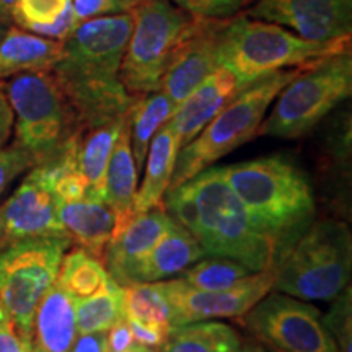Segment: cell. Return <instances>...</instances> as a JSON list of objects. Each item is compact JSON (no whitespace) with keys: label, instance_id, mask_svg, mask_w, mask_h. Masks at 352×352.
<instances>
[{"label":"cell","instance_id":"bcb514c9","mask_svg":"<svg viewBox=\"0 0 352 352\" xmlns=\"http://www.w3.org/2000/svg\"><path fill=\"white\" fill-rule=\"evenodd\" d=\"M6 314H7V311H6V308H3L2 303H0V316H3V315H6Z\"/></svg>","mask_w":352,"mask_h":352},{"label":"cell","instance_id":"83f0119b","mask_svg":"<svg viewBox=\"0 0 352 352\" xmlns=\"http://www.w3.org/2000/svg\"><path fill=\"white\" fill-rule=\"evenodd\" d=\"M122 307L126 320L152 324L170 333L171 305L160 283H138L122 285Z\"/></svg>","mask_w":352,"mask_h":352},{"label":"cell","instance_id":"603a6c76","mask_svg":"<svg viewBox=\"0 0 352 352\" xmlns=\"http://www.w3.org/2000/svg\"><path fill=\"white\" fill-rule=\"evenodd\" d=\"M139 171L131 147L129 116L114 144L107 170L104 202L114 214V227L122 226L134 214V196L138 191Z\"/></svg>","mask_w":352,"mask_h":352},{"label":"cell","instance_id":"4dcf8cb0","mask_svg":"<svg viewBox=\"0 0 352 352\" xmlns=\"http://www.w3.org/2000/svg\"><path fill=\"white\" fill-rule=\"evenodd\" d=\"M72 0H15L12 8V21L20 28L38 33L43 26L52 25L67 10Z\"/></svg>","mask_w":352,"mask_h":352},{"label":"cell","instance_id":"74e56055","mask_svg":"<svg viewBox=\"0 0 352 352\" xmlns=\"http://www.w3.org/2000/svg\"><path fill=\"white\" fill-rule=\"evenodd\" d=\"M126 321L129 323L132 336H134V341L138 342V344L162 349V346H164L168 333L157 327H152V324L140 323V321H135V320H126Z\"/></svg>","mask_w":352,"mask_h":352},{"label":"cell","instance_id":"ee69618b","mask_svg":"<svg viewBox=\"0 0 352 352\" xmlns=\"http://www.w3.org/2000/svg\"><path fill=\"white\" fill-rule=\"evenodd\" d=\"M127 352H162V351L160 349H155V347H147V346L138 344V342H135V344L132 346Z\"/></svg>","mask_w":352,"mask_h":352},{"label":"cell","instance_id":"30bf717a","mask_svg":"<svg viewBox=\"0 0 352 352\" xmlns=\"http://www.w3.org/2000/svg\"><path fill=\"white\" fill-rule=\"evenodd\" d=\"M72 246L65 236L25 240L0 252V303L16 333L32 342L36 308L56 283L64 254Z\"/></svg>","mask_w":352,"mask_h":352},{"label":"cell","instance_id":"ffe728a7","mask_svg":"<svg viewBox=\"0 0 352 352\" xmlns=\"http://www.w3.org/2000/svg\"><path fill=\"white\" fill-rule=\"evenodd\" d=\"M77 334L76 300L54 283L36 308L32 351L70 352Z\"/></svg>","mask_w":352,"mask_h":352},{"label":"cell","instance_id":"f6af8a7d","mask_svg":"<svg viewBox=\"0 0 352 352\" xmlns=\"http://www.w3.org/2000/svg\"><path fill=\"white\" fill-rule=\"evenodd\" d=\"M7 26H8L7 21H3L2 19H0V39H2L3 34H6V32H7Z\"/></svg>","mask_w":352,"mask_h":352},{"label":"cell","instance_id":"d590c367","mask_svg":"<svg viewBox=\"0 0 352 352\" xmlns=\"http://www.w3.org/2000/svg\"><path fill=\"white\" fill-rule=\"evenodd\" d=\"M88 195V183L85 176L80 173V170H74L70 173L64 175L63 178L57 179V183L52 188V196L56 201L60 202H72L80 201Z\"/></svg>","mask_w":352,"mask_h":352},{"label":"cell","instance_id":"484cf974","mask_svg":"<svg viewBox=\"0 0 352 352\" xmlns=\"http://www.w3.org/2000/svg\"><path fill=\"white\" fill-rule=\"evenodd\" d=\"M241 346L236 329L220 321H195L171 329L162 352H235Z\"/></svg>","mask_w":352,"mask_h":352},{"label":"cell","instance_id":"277c9868","mask_svg":"<svg viewBox=\"0 0 352 352\" xmlns=\"http://www.w3.org/2000/svg\"><path fill=\"white\" fill-rule=\"evenodd\" d=\"M307 67V65H305ZM305 67L267 74L245 87L188 145L179 148L170 188H178L202 170L258 135L279 91Z\"/></svg>","mask_w":352,"mask_h":352},{"label":"cell","instance_id":"5bb4252c","mask_svg":"<svg viewBox=\"0 0 352 352\" xmlns=\"http://www.w3.org/2000/svg\"><path fill=\"white\" fill-rule=\"evenodd\" d=\"M228 20L196 19L165 70L160 90L182 104L219 67V47Z\"/></svg>","mask_w":352,"mask_h":352},{"label":"cell","instance_id":"d4e9b609","mask_svg":"<svg viewBox=\"0 0 352 352\" xmlns=\"http://www.w3.org/2000/svg\"><path fill=\"white\" fill-rule=\"evenodd\" d=\"M176 108L178 104L171 101L162 90L142 95L135 100L129 113V129L132 155H134L139 173L144 168L145 155H147L153 135L173 118Z\"/></svg>","mask_w":352,"mask_h":352},{"label":"cell","instance_id":"8fae6325","mask_svg":"<svg viewBox=\"0 0 352 352\" xmlns=\"http://www.w3.org/2000/svg\"><path fill=\"white\" fill-rule=\"evenodd\" d=\"M241 318L271 352H340L318 308L283 292L266 294Z\"/></svg>","mask_w":352,"mask_h":352},{"label":"cell","instance_id":"e0dca14e","mask_svg":"<svg viewBox=\"0 0 352 352\" xmlns=\"http://www.w3.org/2000/svg\"><path fill=\"white\" fill-rule=\"evenodd\" d=\"M248 87V85H246ZM245 85L236 78L230 69L219 65L199 87L176 108L170 120L179 148L188 145L197 134L214 120L226 104L243 90Z\"/></svg>","mask_w":352,"mask_h":352},{"label":"cell","instance_id":"4fadbf2b","mask_svg":"<svg viewBox=\"0 0 352 352\" xmlns=\"http://www.w3.org/2000/svg\"><path fill=\"white\" fill-rule=\"evenodd\" d=\"M245 15L315 43L349 41L352 33V0H253Z\"/></svg>","mask_w":352,"mask_h":352},{"label":"cell","instance_id":"9a60e30c","mask_svg":"<svg viewBox=\"0 0 352 352\" xmlns=\"http://www.w3.org/2000/svg\"><path fill=\"white\" fill-rule=\"evenodd\" d=\"M65 235L57 217L56 197L30 173L0 204V252L25 240Z\"/></svg>","mask_w":352,"mask_h":352},{"label":"cell","instance_id":"4316f807","mask_svg":"<svg viewBox=\"0 0 352 352\" xmlns=\"http://www.w3.org/2000/svg\"><path fill=\"white\" fill-rule=\"evenodd\" d=\"M76 300L77 333H107L109 328L126 320L122 307V285L109 276L107 284L91 296Z\"/></svg>","mask_w":352,"mask_h":352},{"label":"cell","instance_id":"8992f818","mask_svg":"<svg viewBox=\"0 0 352 352\" xmlns=\"http://www.w3.org/2000/svg\"><path fill=\"white\" fill-rule=\"evenodd\" d=\"M351 47L349 41L315 43L270 21L236 15L228 20L219 47V64L250 85L267 74L305 67Z\"/></svg>","mask_w":352,"mask_h":352},{"label":"cell","instance_id":"d6986e66","mask_svg":"<svg viewBox=\"0 0 352 352\" xmlns=\"http://www.w3.org/2000/svg\"><path fill=\"white\" fill-rule=\"evenodd\" d=\"M56 210L72 243L103 263L114 228V214L107 202L87 195L80 201H56Z\"/></svg>","mask_w":352,"mask_h":352},{"label":"cell","instance_id":"5b68a950","mask_svg":"<svg viewBox=\"0 0 352 352\" xmlns=\"http://www.w3.org/2000/svg\"><path fill=\"white\" fill-rule=\"evenodd\" d=\"M352 236L344 222L314 220L274 266L272 290L305 302H331L349 285Z\"/></svg>","mask_w":352,"mask_h":352},{"label":"cell","instance_id":"7402d4cb","mask_svg":"<svg viewBox=\"0 0 352 352\" xmlns=\"http://www.w3.org/2000/svg\"><path fill=\"white\" fill-rule=\"evenodd\" d=\"M178 152V135L168 121L158 129L148 145L144 162V182L134 196V212H144L164 206V197L173 178Z\"/></svg>","mask_w":352,"mask_h":352},{"label":"cell","instance_id":"e575fe53","mask_svg":"<svg viewBox=\"0 0 352 352\" xmlns=\"http://www.w3.org/2000/svg\"><path fill=\"white\" fill-rule=\"evenodd\" d=\"M147 0H72L74 10L80 21L98 16L132 13Z\"/></svg>","mask_w":352,"mask_h":352},{"label":"cell","instance_id":"9c48e42d","mask_svg":"<svg viewBox=\"0 0 352 352\" xmlns=\"http://www.w3.org/2000/svg\"><path fill=\"white\" fill-rule=\"evenodd\" d=\"M3 88L13 111L15 144L32 153L36 164L82 131L52 70L20 74Z\"/></svg>","mask_w":352,"mask_h":352},{"label":"cell","instance_id":"b9f144b4","mask_svg":"<svg viewBox=\"0 0 352 352\" xmlns=\"http://www.w3.org/2000/svg\"><path fill=\"white\" fill-rule=\"evenodd\" d=\"M13 3H15V0H0V19L7 21V23L12 21Z\"/></svg>","mask_w":352,"mask_h":352},{"label":"cell","instance_id":"60d3db41","mask_svg":"<svg viewBox=\"0 0 352 352\" xmlns=\"http://www.w3.org/2000/svg\"><path fill=\"white\" fill-rule=\"evenodd\" d=\"M70 352H107V333L77 334Z\"/></svg>","mask_w":352,"mask_h":352},{"label":"cell","instance_id":"ba28073f","mask_svg":"<svg viewBox=\"0 0 352 352\" xmlns=\"http://www.w3.org/2000/svg\"><path fill=\"white\" fill-rule=\"evenodd\" d=\"M134 25L121 64V80L132 96L158 91L176 50L196 19L171 0H147L132 12Z\"/></svg>","mask_w":352,"mask_h":352},{"label":"cell","instance_id":"ac0fdd59","mask_svg":"<svg viewBox=\"0 0 352 352\" xmlns=\"http://www.w3.org/2000/svg\"><path fill=\"white\" fill-rule=\"evenodd\" d=\"M204 256L206 253L199 241L171 219L164 236L131 271L129 284L166 280L182 274L191 264Z\"/></svg>","mask_w":352,"mask_h":352},{"label":"cell","instance_id":"7a4b0ae2","mask_svg":"<svg viewBox=\"0 0 352 352\" xmlns=\"http://www.w3.org/2000/svg\"><path fill=\"white\" fill-rule=\"evenodd\" d=\"M253 222L276 246L277 263L315 220L310 179L296 162L271 155L223 166Z\"/></svg>","mask_w":352,"mask_h":352},{"label":"cell","instance_id":"2e32d148","mask_svg":"<svg viewBox=\"0 0 352 352\" xmlns=\"http://www.w3.org/2000/svg\"><path fill=\"white\" fill-rule=\"evenodd\" d=\"M170 222L165 206H158L134 212L122 226L114 227L103 256L108 274L120 285L129 284L131 271L158 243Z\"/></svg>","mask_w":352,"mask_h":352},{"label":"cell","instance_id":"7c38bea8","mask_svg":"<svg viewBox=\"0 0 352 352\" xmlns=\"http://www.w3.org/2000/svg\"><path fill=\"white\" fill-rule=\"evenodd\" d=\"M160 285L171 305L173 328L214 318H241L272 290L274 267L252 272L222 290H197L183 277L160 280Z\"/></svg>","mask_w":352,"mask_h":352},{"label":"cell","instance_id":"7bdbcfd3","mask_svg":"<svg viewBox=\"0 0 352 352\" xmlns=\"http://www.w3.org/2000/svg\"><path fill=\"white\" fill-rule=\"evenodd\" d=\"M235 352H266L258 344H241Z\"/></svg>","mask_w":352,"mask_h":352},{"label":"cell","instance_id":"f35d334b","mask_svg":"<svg viewBox=\"0 0 352 352\" xmlns=\"http://www.w3.org/2000/svg\"><path fill=\"white\" fill-rule=\"evenodd\" d=\"M134 344V336L126 320L116 323L107 331V352H127Z\"/></svg>","mask_w":352,"mask_h":352},{"label":"cell","instance_id":"f546056e","mask_svg":"<svg viewBox=\"0 0 352 352\" xmlns=\"http://www.w3.org/2000/svg\"><path fill=\"white\" fill-rule=\"evenodd\" d=\"M182 274L184 283L197 290H222L252 274V271L235 259L209 256L191 264Z\"/></svg>","mask_w":352,"mask_h":352},{"label":"cell","instance_id":"1f68e13d","mask_svg":"<svg viewBox=\"0 0 352 352\" xmlns=\"http://www.w3.org/2000/svg\"><path fill=\"white\" fill-rule=\"evenodd\" d=\"M331 302V308L321 321L336 342L338 351L352 352V292L349 285Z\"/></svg>","mask_w":352,"mask_h":352},{"label":"cell","instance_id":"d6a6232c","mask_svg":"<svg viewBox=\"0 0 352 352\" xmlns=\"http://www.w3.org/2000/svg\"><path fill=\"white\" fill-rule=\"evenodd\" d=\"M176 7L195 19L230 20L240 15L253 3V0H171Z\"/></svg>","mask_w":352,"mask_h":352},{"label":"cell","instance_id":"ab89813d","mask_svg":"<svg viewBox=\"0 0 352 352\" xmlns=\"http://www.w3.org/2000/svg\"><path fill=\"white\" fill-rule=\"evenodd\" d=\"M13 131V111L6 95L3 82H0V148L6 147Z\"/></svg>","mask_w":352,"mask_h":352},{"label":"cell","instance_id":"6da1fadb","mask_svg":"<svg viewBox=\"0 0 352 352\" xmlns=\"http://www.w3.org/2000/svg\"><path fill=\"white\" fill-rule=\"evenodd\" d=\"M132 25V13L98 16L82 21L64 41L52 74L83 132L124 120L138 100L121 80Z\"/></svg>","mask_w":352,"mask_h":352},{"label":"cell","instance_id":"8d00e7d4","mask_svg":"<svg viewBox=\"0 0 352 352\" xmlns=\"http://www.w3.org/2000/svg\"><path fill=\"white\" fill-rule=\"evenodd\" d=\"M0 352H33L32 342L16 333L8 314L0 316Z\"/></svg>","mask_w":352,"mask_h":352},{"label":"cell","instance_id":"f1b7e54d","mask_svg":"<svg viewBox=\"0 0 352 352\" xmlns=\"http://www.w3.org/2000/svg\"><path fill=\"white\" fill-rule=\"evenodd\" d=\"M108 279L107 267L98 258L91 256L82 248H76L64 254L56 284L74 298H83L100 290Z\"/></svg>","mask_w":352,"mask_h":352},{"label":"cell","instance_id":"836d02e7","mask_svg":"<svg viewBox=\"0 0 352 352\" xmlns=\"http://www.w3.org/2000/svg\"><path fill=\"white\" fill-rule=\"evenodd\" d=\"M34 165V157L19 144L0 148V196L20 175L30 171Z\"/></svg>","mask_w":352,"mask_h":352},{"label":"cell","instance_id":"3957f363","mask_svg":"<svg viewBox=\"0 0 352 352\" xmlns=\"http://www.w3.org/2000/svg\"><path fill=\"white\" fill-rule=\"evenodd\" d=\"M199 212V241L206 256L235 259L252 272L277 264L276 246L253 222L228 184L223 166H209L189 179Z\"/></svg>","mask_w":352,"mask_h":352},{"label":"cell","instance_id":"52a82bcc","mask_svg":"<svg viewBox=\"0 0 352 352\" xmlns=\"http://www.w3.org/2000/svg\"><path fill=\"white\" fill-rule=\"evenodd\" d=\"M352 94L351 47L307 65L272 101L258 134L298 139L320 124Z\"/></svg>","mask_w":352,"mask_h":352},{"label":"cell","instance_id":"44dd1931","mask_svg":"<svg viewBox=\"0 0 352 352\" xmlns=\"http://www.w3.org/2000/svg\"><path fill=\"white\" fill-rule=\"evenodd\" d=\"M64 41L25 30L7 28L0 39V82L20 74L52 70L63 57Z\"/></svg>","mask_w":352,"mask_h":352},{"label":"cell","instance_id":"cb8c5ba5","mask_svg":"<svg viewBox=\"0 0 352 352\" xmlns=\"http://www.w3.org/2000/svg\"><path fill=\"white\" fill-rule=\"evenodd\" d=\"M127 116L124 120L95 127V129L85 131L82 134L77 162L78 170L85 176L88 183V196L104 201V183H107L109 158H111L114 144H116Z\"/></svg>","mask_w":352,"mask_h":352}]
</instances>
